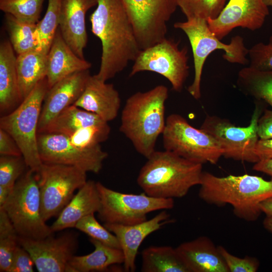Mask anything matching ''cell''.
<instances>
[{
  "label": "cell",
  "mask_w": 272,
  "mask_h": 272,
  "mask_svg": "<svg viewBox=\"0 0 272 272\" xmlns=\"http://www.w3.org/2000/svg\"><path fill=\"white\" fill-rule=\"evenodd\" d=\"M260 208L261 212L264 213L266 217L272 218V197L261 202Z\"/></svg>",
  "instance_id": "f6af8a7d"
},
{
  "label": "cell",
  "mask_w": 272,
  "mask_h": 272,
  "mask_svg": "<svg viewBox=\"0 0 272 272\" xmlns=\"http://www.w3.org/2000/svg\"><path fill=\"white\" fill-rule=\"evenodd\" d=\"M162 135L165 150L195 163L216 164L223 155L224 150L214 137L178 114L166 118Z\"/></svg>",
  "instance_id": "ba28073f"
},
{
  "label": "cell",
  "mask_w": 272,
  "mask_h": 272,
  "mask_svg": "<svg viewBox=\"0 0 272 272\" xmlns=\"http://www.w3.org/2000/svg\"><path fill=\"white\" fill-rule=\"evenodd\" d=\"M98 0H62L59 29L71 48L80 57L88 43L85 17L88 11L97 5Z\"/></svg>",
  "instance_id": "d6986e66"
},
{
  "label": "cell",
  "mask_w": 272,
  "mask_h": 272,
  "mask_svg": "<svg viewBox=\"0 0 272 272\" xmlns=\"http://www.w3.org/2000/svg\"><path fill=\"white\" fill-rule=\"evenodd\" d=\"M0 208L6 212L20 237L37 240L54 233L42 218L36 172L30 169L17 180Z\"/></svg>",
  "instance_id": "52a82bcc"
},
{
  "label": "cell",
  "mask_w": 272,
  "mask_h": 272,
  "mask_svg": "<svg viewBox=\"0 0 272 272\" xmlns=\"http://www.w3.org/2000/svg\"><path fill=\"white\" fill-rule=\"evenodd\" d=\"M267 105L262 101L255 100V108L247 126H237L228 119L207 115L200 128L219 143L224 150L223 156L225 158L256 163L259 161L254 153L259 140L257 121Z\"/></svg>",
  "instance_id": "8fae6325"
},
{
  "label": "cell",
  "mask_w": 272,
  "mask_h": 272,
  "mask_svg": "<svg viewBox=\"0 0 272 272\" xmlns=\"http://www.w3.org/2000/svg\"><path fill=\"white\" fill-rule=\"evenodd\" d=\"M227 0H178V7L186 19L198 18L208 20L217 18Z\"/></svg>",
  "instance_id": "836d02e7"
},
{
  "label": "cell",
  "mask_w": 272,
  "mask_h": 272,
  "mask_svg": "<svg viewBox=\"0 0 272 272\" xmlns=\"http://www.w3.org/2000/svg\"><path fill=\"white\" fill-rule=\"evenodd\" d=\"M263 0H229L219 16L207 23L212 32L222 40L237 27L255 31L269 15Z\"/></svg>",
  "instance_id": "2e32d148"
},
{
  "label": "cell",
  "mask_w": 272,
  "mask_h": 272,
  "mask_svg": "<svg viewBox=\"0 0 272 272\" xmlns=\"http://www.w3.org/2000/svg\"><path fill=\"white\" fill-rule=\"evenodd\" d=\"M62 0H48L46 13L36 24V49L47 54L59 28Z\"/></svg>",
  "instance_id": "f546056e"
},
{
  "label": "cell",
  "mask_w": 272,
  "mask_h": 272,
  "mask_svg": "<svg viewBox=\"0 0 272 272\" xmlns=\"http://www.w3.org/2000/svg\"><path fill=\"white\" fill-rule=\"evenodd\" d=\"M254 153L259 161L272 159V139H259L254 148Z\"/></svg>",
  "instance_id": "7bdbcfd3"
},
{
  "label": "cell",
  "mask_w": 272,
  "mask_h": 272,
  "mask_svg": "<svg viewBox=\"0 0 272 272\" xmlns=\"http://www.w3.org/2000/svg\"><path fill=\"white\" fill-rule=\"evenodd\" d=\"M229 272H255L258 269L259 261L257 258L249 256L243 258L230 253L223 246H218Z\"/></svg>",
  "instance_id": "f35d334b"
},
{
  "label": "cell",
  "mask_w": 272,
  "mask_h": 272,
  "mask_svg": "<svg viewBox=\"0 0 272 272\" xmlns=\"http://www.w3.org/2000/svg\"><path fill=\"white\" fill-rule=\"evenodd\" d=\"M47 54L34 49L18 55L16 67L20 97L23 101L46 77Z\"/></svg>",
  "instance_id": "484cf974"
},
{
  "label": "cell",
  "mask_w": 272,
  "mask_h": 272,
  "mask_svg": "<svg viewBox=\"0 0 272 272\" xmlns=\"http://www.w3.org/2000/svg\"><path fill=\"white\" fill-rule=\"evenodd\" d=\"M46 79L49 88L76 72L89 70L92 63L78 56L57 30L46 58Z\"/></svg>",
  "instance_id": "7402d4cb"
},
{
  "label": "cell",
  "mask_w": 272,
  "mask_h": 272,
  "mask_svg": "<svg viewBox=\"0 0 272 272\" xmlns=\"http://www.w3.org/2000/svg\"><path fill=\"white\" fill-rule=\"evenodd\" d=\"M253 170L261 172L272 177V159L260 160L255 163Z\"/></svg>",
  "instance_id": "ee69618b"
},
{
  "label": "cell",
  "mask_w": 272,
  "mask_h": 272,
  "mask_svg": "<svg viewBox=\"0 0 272 272\" xmlns=\"http://www.w3.org/2000/svg\"><path fill=\"white\" fill-rule=\"evenodd\" d=\"M108 122L104 121L83 127L67 136L70 142L81 148H90L106 141L110 132Z\"/></svg>",
  "instance_id": "e575fe53"
},
{
  "label": "cell",
  "mask_w": 272,
  "mask_h": 272,
  "mask_svg": "<svg viewBox=\"0 0 272 272\" xmlns=\"http://www.w3.org/2000/svg\"><path fill=\"white\" fill-rule=\"evenodd\" d=\"M263 1L267 7H270L272 8V0H263Z\"/></svg>",
  "instance_id": "c3c4849f"
},
{
  "label": "cell",
  "mask_w": 272,
  "mask_h": 272,
  "mask_svg": "<svg viewBox=\"0 0 272 272\" xmlns=\"http://www.w3.org/2000/svg\"><path fill=\"white\" fill-rule=\"evenodd\" d=\"M236 84L245 95L272 107V70L260 71L250 66L244 67L238 72Z\"/></svg>",
  "instance_id": "f1b7e54d"
},
{
  "label": "cell",
  "mask_w": 272,
  "mask_h": 272,
  "mask_svg": "<svg viewBox=\"0 0 272 272\" xmlns=\"http://www.w3.org/2000/svg\"><path fill=\"white\" fill-rule=\"evenodd\" d=\"M90 21L91 31L102 45L101 63L96 76L106 82L134 61L141 49L121 0H98Z\"/></svg>",
  "instance_id": "6da1fadb"
},
{
  "label": "cell",
  "mask_w": 272,
  "mask_h": 272,
  "mask_svg": "<svg viewBox=\"0 0 272 272\" xmlns=\"http://www.w3.org/2000/svg\"><path fill=\"white\" fill-rule=\"evenodd\" d=\"M101 202L96 182L87 180L50 226L53 233L75 228L83 218L97 213Z\"/></svg>",
  "instance_id": "603a6c76"
},
{
  "label": "cell",
  "mask_w": 272,
  "mask_h": 272,
  "mask_svg": "<svg viewBox=\"0 0 272 272\" xmlns=\"http://www.w3.org/2000/svg\"><path fill=\"white\" fill-rule=\"evenodd\" d=\"M174 220L166 210H162L152 219L132 225L104 223V226L116 237L124 255L123 269L134 271L139 248L150 234L171 223Z\"/></svg>",
  "instance_id": "ac0fdd59"
},
{
  "label": "cell",
  "mask_w": 272,
  "mask_h": 272,
  "mask_svg": "<svg viewBox=\"0 0 272 272\" xmlns=\"http://www.w3.org/2000/svg\"><path fill=\"white\" fill-rule=\"evenodd\" d=\"M75 228L87 234L91 238L108 246L121 249L116 236L99 223L94 214H90L81 219Z\"/></svg>",
  "instance_id": "d590c367"
},
{
  "label": "cell",
  "mask_w": 272,
  "mask_h": 272,
  "mask_svg": "<svg viewBox=\"0 0 272 272\" xmlns=\"http://www.w3.org/2000/svg\"><path fill=\"white\" fill-rule=\"evenodd\" d=\"M104 121L97 115L72 105L54 118L41 133L69 136L83 127Z\"/></svg>",
  "instance_id": "83f0119b"
},
{
  "label": "cell",
  "mask_w": 272,
  "mask_h": 272,
  "mask_svg": "<svg viewBox=\"0 0 272 272\" xmlns=\"http://www.w3.org/2000/svg\"><path fill=\"white\" fill-rule=\"evenodd\" d=\"M41 239L19 236V244L28 251L39 272L66 271L69 263L78 247V235L65 231Z\"/></svg>",
  "instance_id": "9a60e30c"
},
{
  "label": "cell",
  "mask_w": 272,
  "mask_h": 272,
  "mask_svg": "<svg viewBox=\"0 0 272 272\" xmlns=\"http://www.w3.org/2000/svg\"><path fill=\"white\" fill-rule=\"evenodd\" d=\"M141 50L166 38L167 22L178 7V0H121Z\"/></svg>",
  "instance_id": "4fadbf2b"
},
{
  "label": "cell",
  "mask_w": 272,
  "mask_h": 272,
  "mask_svg": "<svg viewBox=\"0 0 272 272\" xmlns=\"http://www.w3.org/2000/svg\"><path fill=\"white\" fill-rule=\"evenodd\" d=\"M0 155L22 156L21 150L14 139L0 128Z\"/></svg>",
  "instance_id": "60d3db41"
},
{
  "label": "cell",
  "mask_w": 272,
  "mask_h": 272,
  "mask_svg": "<svg viewBox=\"0 0 272 272\" xmlns=\"http://www.w3.org/2000/svg\"><path fill=\"white\" fill-rule=\"evenodd\" d=\"M34 262L30 253L20 244L16 247L8 272H33Z\"/></svg>",
  "instance_id": "ab89813d"
},
{
  "label": "cell",
  "mask_w": 272,
  "mask_h": 272,
  "mask_svg": "<svg viewBox=\"0 0 272 272\" xmlns=\"http://www.w3.org/2000/svg\"><path fill=\"white\" fill-rule=\"evenodd\" d=\"M257 132L259 139H272V110L264 109L257 121Z\"/></svg>",
  "instance_id": "b9f144b4"
},
{
  "label": "cell",
  "mask_w": 272,
  "mask_h": 272,
  "mask_svg": "<svg viewBox=\"0 0 272 272\" xmlns=\"http://www.w3.org/2000/svg\"><path fill=\"white\" fill-rule=\"evenodd\" d=\"M94 251L85 255H74L69 263L66 272L104 271L109 267L123 263L122 250L108 246L97 240L90 239Z\"/></svg>",
  "instance_id": "d4e9b609"
},
{
  "label": "cell",
  "mask_w": 272,
  "mask_h": 272,
  "mask_svg": "<svg viewBox=\"0 0 272 272\" xmlns=\"http://www.w3.org/2000/svg\"><path fill=\"white\" fill-rule=\"evenodd\" d=\"M141 168L137 183L147 195L160 198H181L199 185L202 164L169 151H155Z\"/></svg>",
  "instance_id": "277c9868"
},
{
  "label": "cell",
  "mask_w": 272,
  "mask_h": 272,
  "mask_svg": "<svg viewBox=\"0 0 272 272\" xmlns=\"http://www.w3.org/2000/svg\"><path fill=\"white\" fill-rule=\"evenodd\" d=\"M264 228L268 232L272 233V218L266 217L263 221Z\"/></svg>",
  "instance_id": "7dc6e473"
},
{
  "label": "cell",
  "mask_w": 272,
  "mask_h": 272,
  "mask_svg": "<svg viewBox=\"0 0 272 272\" xmlns=\"http://www.w3.org/2000/svg\"><path fill=\"white\" fill-rule=\"evenodd\" d=\"M176 248L189 272H229L218 247L207 236L183 242Z\"/></svg>",
  "instance_id": "44dd1931"
},
{
  "label": "cell",
  "mask_w": 272,
  "mask_h": 272,
  "mask_svg": "<svg viewBox=\"0 0 272 272\" xmlns=\"http://www.w3.org/2000/svg\"><path fill=\"white\" fill-rule=\"evenodd\" d=\"M49 89L46 77L15 109L0 118V128L14 139L27 167L35 172L43 163L38 146V124L43 101Z\"/></svg>",
  "instance_id": "5b68a950"
},
{
  "label": "cell",
  "mask_w": 272,
  "mask_h": 272,
  "mask_svg": "<svg viewBox=\"0 0 272 272\" xmlns=\"http://www.w3.org/2000/svg\"><path fill=\"white\" fill-rule=\"evenodd\" d=\"M174 27L185 33L192 48L194 77L187 91L196 100L201 97L200 83L203 65L212 52L223 50V58L230 63L242 65L249 63L247 58L249 49L245 47L243 38L240 36L232 37L229 44L223 43L212 32L207 21L198 18L175 22Z\"/></svg>",
  "instance_id": "8992f818"
},
{
  "label": "cell",
  "mask_w": 272,
  "mask_h": 272,
  "mask_svg": "<svg viewBox=\"0 0 272 272\" xmlns=\"http://www.w3.org/2000/svg\"><path fill=\"white\" fill-rule=\"evenodd\" d=\"M199 186L201 200L218 207L229 204L237 217L247 222L256 221L262 213L260 203L272 197V179L256 175L219 177L203 171Z\"/></svg>",
  "instance_id": "7a4b0ae2"
},
{
  "label": "cell",
  "mask_w": 272,
  "mask_h": 272,
  "mask_svg": "<svg viewBox=\"0 0 272 272\" xmlns=\"http://www.w3.org/2000/svg\"><path fill=\"white\" fill-rule=\"evenodd\" d=\"M74 105L108 122L117 117L121 99L113 84L107 83L94 75H90L82 94Z\"/></svg>",
  "instance_id": "ffe728a7"
},
{
  "label": "cell",
  "mask_w": 272,
  "mask_h": 272,
  "mask_svg": "<svg viewBox=\"0 0 272 272\" xmlns=\"http://www.w3.org/2000/svg\"><path fill=\"white\" fill-rule=\"evenodd\" d=\"M14 187L0 185V207L6 202Z\"/></svg>",
  "instance_id": "bcb514c9"
},
{
  "label": "cell",
  "mask_w": 272,
  "mask_h": 272,
  "mask_svg": "<svg viewBox=\"0 0 272 272\" xmlns=\"http://www.w3.org/2000/svg\"><path fill=\"white\" fill-rule=\"evenodd\" d=\"M39 188L41 212L46 222L57 217L87 181V172L73 166L42 163L36 172Z\"/></svg>",
  "instance_id": "30bf717a"
},
{
  "label": "cell",
  "mask_w": 272,
  "mask_h": 272,
  "mask_svg": "<svg viewBox=\"0 0 272 272\" xmlns=\"http://www.w3.org/2000/svg\"><path fill=\"white\" fill-rule=\"evenodd\" d=\"M5 23L10 41L18 55L36 48V24L20 20L5 14Z\"/></svg>",
  "instance_id": "4dcf8cb0"
},
{
  "label": "cell",
  "mask_w": 272,
  "mask_h": 272,
  "mask_svg": "<svg viewBox=\"0 0 272 272\" xmlns=\"http://www.w3.org/2000/svg\"><path fill=\"white\" fill-rule=\"evenodd\" d=\"M38 146L43 163L75 166L86 172L99 173L108 157L101 145L81 148L73 144L67 136L61 134L38 133Z\"/></svg>",
  "instance_id": "5bb4252c"
},
{
  "label": "cell",
  "mask_w": 272,
  "mask_h": 272,
  "mask_svg": "<svg viewBox=\"0 0 272 272\" xmlns=\"http://www.w3.org/2000/svg\"><path fill=\"white\" fill-rule=\"evenodd\" d=\"M45 0H0V10L25 22L37 24Z\"/></svg>",
  "instance_id": "d6a6232c"
},
{
  "label": "cell",
  "mask_w": 272,
  "mask_h": 272,
  "mask_svg": "<svg viewBox=\"0 0 272 272\" xmlns=\"http://www.w3.org/2000/svg\"><path fill=\"white\" fill-rule=\"evenodd\" d=\"M89 70L76 72L59 80L45 96L38 124V133L67 107L74 105L82 94L90 76Z\"/></svg>",
  "instance_id": "e0dca14e"
},
{
  "label": "cell",
  "mask_w": 272,
  "mask_h": 272,
  "mask_svg": "<svg viewBox=\"0 0 272 272\" xmlns=\"http://www.w3.org/2000/svg\"><path fill=\"white\" fill-rule=\"evenodd\" d=\"M249 66L260 71L272 70V35L267 44L259 42L249 49Z\"/></svg>",
  "instance_id": "74e56055"
},
{
  "label": "cell",
  "mask_w": 272,
  "mask_h": 272,
  "mask_svg": "<svg viewBox=\"0 0 272 272\" xmlns=\"http://www.w3.org/2000/svg\"><path fill=\"white\" fill-rule=\"evenodd\" d=\"M168 89L160 85L138 92L127 99L121 112L120 131L136 151L148 158L155 151L159 136L166 125L165 102Z\"/></svg>",
  "instance_id": "3957f363"
},
{
  "label": "cell",
  "mask_w": 272,
  "mask_h": 272,
  "mask_svg": "<svg viewBox=\"0 0 272 272\" xmlns=\"http://www.w3.org/2000/svg\"><path fill=\"white\" fill-rule=\"evenodd\" d=\"M19 235L5 210L0 208V271L8 272Z\"/></svg>",
  "instance_id": "1f68e13d"
},
{
  "label": "cell",
  "mask_w": 272,
  "mask_h": 272,
  "mask_svg": "<svg viewBox=\"0 0 272 272\" xmlns=\"http://www.w3.org/2000/svg\"><path fill=\"white\" fill-rule=\"evenodd\" d=\"M28 167L23 156L1 155L0 185L14 187Z\"/></svg>",
  "instance_id": "8d00e7d4"
},
{
  "label": "cell",
  "mask_w": 272,
  "mask_h": 272,
  "mask_svg": "<svg viewBox=\"0 0 272 272\" xmlns=\"http://www.w3.org/2000/svg\"><path fill=\"white\" fill-rule=\"evenodd\" d=\"M100 198L99 218L104 223L132 225L147 220L149 213L171 209L173 198H160L141 194L125 193L110 189L96 182Z\"/></svg>",
  "instance_id": "9c48e42d"
},
{
  "label": "cell",
  "mask_w": 272,
  "mask_h": 272,
  "mask_svg": "<svg viewBox=\"0 0 272 272\" xmlns=\"http://www.w3.org/2000/svg\"><path fill=\"white\" fill-rule=\"evenodd\" d=\"M142 272H189L176 248L151 246L142 252Z\"/></svg>",
  "instance_id": "4316f807"
},
{
  "label": "cell",
  "mask_w": 272,
  "mask_h": 272,
  "mask_svg": "<svg viewBox=\"0 0 272 272\" xmlns=\"http://www.w3.org/2000/svg\"><path fill=\"white\" fill-rule=\"evenodd\" d=\"M179 42L166 37L141 50L133 61L129 76L148 71L157 73L170 83L176 92H180L189 75L188 49L179 48Z\"/></svg>",
  "instance_id": "7c38bea8"
},
{
  "label": "cell",
  "mask_w": 272,
  "mask_h": 272,
  "mask_svg": "<svg viewBox=\"0 0 272 272\" xmlns=\"http://www.w3.org/2000/svg\"><path fill=\"white\" fill-rule=\"evenodd\" d=\"M9 40L0 43V111L4 113L13 110L21 102L16 58Z\"/></svg>",
  "instance_id": "cb8c5ba5"
}]
</instances>
